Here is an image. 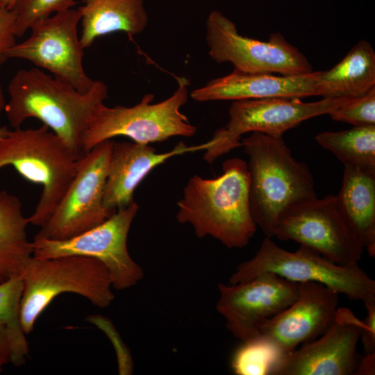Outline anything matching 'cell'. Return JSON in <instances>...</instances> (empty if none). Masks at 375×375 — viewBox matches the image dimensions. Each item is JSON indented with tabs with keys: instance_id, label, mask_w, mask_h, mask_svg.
<instances>
[{
	"instance_id": "obj_15",
	"label": "cell",
	"mask_w": 375,
	"mask_h": 375,
	"mask_svg": "<svg viewBox=\"0 0 375 375\" xmlns=\"http://www.w3.org/2000/svg\"><path fill=\"white\" fill-rule=\"evenodd\" d=\"M362 321L346 308L318 339L285 354L271 375H351L358 365L356 347Z\"/></svg>"
},
{
	"instance_id": "obj_5",
	"label": "cell",
	"mask_w": 375,
	"mask_h": 375,
	"mask_svg": "<svg viewBox=\"0 0 375 375\" xmlns=\"http://www.w3.org/2000/svg\"><path fill=\"white\" fill-rule=\"evenodd\" d=\"M23 291L20 321L26 335L45 308L58 295L77 294L99 308H106L115 299L108 269L90 257L67 256L53 258H31L22 275Z\"/></svg>"
},
{
	"instance_id": "obj_8",
	"label": "cell",
	"mask_w": 375,
	"mask_h": 375,
	"mask_svg": "<svg viewBox=\"0 0 375 375\" xmlns=\"http://www.w3.org/2000/svg\"><path fill=\"white\" fill-rule=\"evenodd\" d=\"M351 99L323 98L313 102L284 97L233 101L228 110V123L214 133L203 159L212 165L220 156L241 147L242 136L247 133L283 137L285 132L302 122L328 114Z\"/></svg>"
},
{
	"instance_id": "obj_25",
	"label": "cell",
	"mask_w": 375,
	"mask_h": 375,
	"mask_svg": "<svg viewBox=\"0 0 375 375\" xmlns=\"http://www.w3.org/2000/svg\"><path fill=\"white\" fill-rule=\"evenodd\" d=\"M285 356L279 347L262 334L244 341L234 352L231 368L238 375H271Z\"/></svg>"
},
{
	"instance_id": "obj_11",
	"label": "cell",
	"mask_w": 375,
	"mask_h": 375,
	"mask_svg": "<svg viewBox=\"0 0 375 375\" xmlns=\"http://www.w3.org/2000/svg\"><path fill=\"white\" fill-rule=\"evenodd\" d=\"M113 142L111 139L101 142L78 160L71 184L33 240L69 239L101 224L116 212L103 203Z\"/></svg>"
},
{
	"instance_id": "obj_22",
	"label": "cell",
	"mask_w": 375,
	"mask_h": 375,
	"mask_svg": "<svg viewBox=\"0 0 375 375\" xmlns=\"http://www.w3.org/2000/svg\"><path fill=\"white\" fill-rule=\"evenodd\" d=\"M28 224L19 199L0 190V284L22 276L33 256L26 233Z\"/></svg>"
},
{
	"instance_id": "obj_20",
	"label": "cell",
	"mask_w": 375,
	"mask_h": 375,
	"mask_svg": "<svg viewBox=\"0 0 375 375\" xmlns=\"http://www.w3.org/2000/svg\"><path fill=\"white\" fill-rule=\"evenodd\" d=\"M342 183L336 195L352 229L371 257L375 256V172L344 165Z\"/></svg>"
},
{
	"instance_id": "obj_2",
	"label": "cell",
	"mask_w": 375,
	"mask_h": 375,
	"mask_svg": "<svg viewBox=\"0 0 375 375\" xmlns=\"http://www.w3.org/2000/svg\"><path fill=\"white\" fill-rule=\"evenodd\" d=\"M177 206L179 223L191 225L197 238L210 236L229 249L244 247L256 232L247 162L239 158L225 160L216 178H190Z\"/></svg>"
},
{
	"instance_id": "obj_9",
	"label": "cell",
	"mask_w": 375,
	"mask_h": 375,
	"mask_svg": "<svg viewBox=\"0 0 375 375\" xmlns=\"http://www.w3.org/2000/svg\"><path fill=\"white\" fill-rule=\"evenodd\" d=\"M138 209V204L133 201L117 209L104 222L69 239L33 240V256L43 259L67 256L95 258L108 269L114 289H128L144 276L142 267L132 259L127 248L128 235Z\"/></svg>"
},
{
	"instance_id": "obj_10",
	"label": "cell",
	"mask_w": 375,
	"mask_h": 375,
	"mask_svg": "<svg viewBox=\"0 0 375 375\" xmlns=\"http://www.w3.org/2000/svg\"><path fill=\"white\" fill-rule=\"evenodd\" d=\"M274 236L294 240L343 265L358 264L365 249L333 194L288 208L278 219Z\"/></svg>"
},
{
	"instance_id": "obj_32",
	"label": "cell",
	"mask_w": 375,
	"mask_h": 375,
	"mask_svg": "<svg viewBox=\"0 0 375 375\" xmlns=\"http://www.w3.org/2000/svg\"><path fill=\"white\" fill-rule=\"evenodd\" d=\"M18 0H0V7L12 9Z\"/></svg>"
},
{
	"instance_id": "obj_26",
	"label": "cell",
	"mask_w": 375,
	"mask_h": 375,
	"mask_svg": "<svg viewBox=\"0 0 375 375\" xmlns=\"http://www.w3.org/2000/svg\"><path fill=\"white\" fill-rule=\"evenodd\" d=\"M76 4V0H18L12 8L16 15V37H22L35 22L73 8Z\"/></svg>"
},
{
	"instance_id": "obj_7",
	"label": "cell",
	"mask_w": 375,
	"mask_h": 375,
	"mask_svg": "<svg viewBox=\"0 0 375 375\" xmlns=\"http://www.w3.org/2000/svg\"><path fill=\"white\" fill-rule=\"evenodd\" d=\"M178 88L167 99L151 103L152 94H145L131 107L116 106L100 108L84 133L82 150L85 155L94 146L117 136H126L140 144L160 142L174 136L191 137L197 128L180 108L188 99V81L177 78Z\"/></svg>"
},
{
	"instance_id": "obj_18",
	"label": "cell",
	"mask_w": 375,
	"mask_h": 375,
	"mask_svg": "<svg viewBox=\"0 0 375 375\" xmlns=\"http://www.w3.org/2000/svg\"><path fill=\"white\" fill-rule=\"evenodd\" d=\"M318 72L292 76L250 74L234 70L193 90L190 97L199 101L284 97L302 99L317 96Z\"/></svg>"
},
{
	"instance_id": "obj_14",
	"label": "cell",
	"mask_w": 375,
	"mask_h": 375,
	"mask_svg": "<svg viewBox=\"0 0 375 375\" xmlns=\"http://www.w3.org/2000/svg\"><path fill=\"white\" fill-rule=\"evenodd\" d=\"M299 285L272 272L235 284L219 283L216 308L232 335L247 341L261 335L262 325L295 301Z\"/></svg>"
},
{
	"instance_id": "obj_34",
	"label": "cell",
	"mask_w": 375,
	"mask_h": 375,
	"mask_svg": "<svg viewBox=\"0 0 375 375\" xmlns=\"http://www.w3.org/2000/svg\"><path fill=\"white\" fill-rule=\"evenodd\" d=\"M10 129L6 126H0V139L6 136L9 132Z\"/></svg>"
},
{
	"instance_id": "obj_13",
	"label": "cell",
	"mask_w": 375,
	"mask_h": 375,
	"mask_svg": "<svg viewBox=\"0 0 375 375\" xmlns=\"http://www.w3.org/2000/svg\"><path fill=\"white\" fill-rule=\"evenodd\" d=\"M80 21L79 12L73 8L35 22L30 36L11 47L8 58L26 60L79 92H89L96 80L91 79L83 67Z\"/></svg>"
},
{
	"instance_id": "obj_31",
	"label": "cell",
	"mask_w": 375,
	"mask_h": 375,
	"mask_svg": "<svg viewBox=\"0 0 375 375\" xmlns=\"http://www.w3.org/2000/svg\"><path fill=\"white\" fill-rule=\"evenodd\" d=\"M375 374V352L367 353L365 357L358 362L354 374L374 375Z\"/></svg>"
},
{
	"instance_id": "obj_1",
	"label": "cell",
	"mask_w": 375,
	"mask_h": 375,
	"mask_svg": "<svg viewBox=\"0 0 375 375\" xmlns=\"http://www.w3.org/2000/svg\"><path fill=\"white\" fill-rule=\"evenodd\" d=\"M4 112L11 127L36 118L52 131L76 159L85 155L82 139L108 97V86L95 81L82 93L39 68L18 70L10 80Z\"/></svg>"
},
{
	"instance_id": "obj_33",
	"label": "cell",
	"mask_w": 375,
	"mask_h": 375,
	"mask_svg": "<svg viewBox=\"0 0 375 375\" xmlns=\"http://www.w3.org/2000/svg\"><path fill=\"white\" fill-rule=\"evenodd\" d=\"M6 104V101L5 99V95L1 85L0 83V116L4 112Z\"/></svg>"
},
{
	"instance_id": "obj_19",
	"label": "cell",
	"mask_w": 375,
	"mask_h": 375,
	"mask_svg": "<svg viewBox=\"0 0 375 375\" xmlns=\"http://www.w3.org/2000/svg\"><path fill=\"white\" fill-rule=\"evenodd\" d=\"M80 41L83 49L95 40L114 32L129 35L142 32L148 23L144 0H81Z\"/></svg>"
},
{
	"instance_id": "obj_6",
	"label": "cell",
	"mask_w": 375,
	"mask_h": 375,
	"mask_svg": "<svg viewBox=\"0 0 375 375\" xmlns=\"http://www.w3.org/2000/svg\"><path fill=\"white\" fill-rule=\"evenodd\" d=\"M264 272L297 283H319L364 305L375 302V281L358 264H337L302 245L288 251L267 237L251 259L236 267L229 283L246 281Z\"/></svg>"
},
{
	"instance_id": "obj_24",
	"label": "cell",
	"mask_w": 375,
	"mask_h": 375,
	"mask_svg": "<svg viewBox=\"0 0 375 375\" xmlns=\"http://www.w3.org/2000/svg\"><path fill=\"white\" fill-rule=\"evenodd\" d=\"M22 291V276L0 284V322L7 328L11 347L10 362L16 367L23 365L29 356L28 343L20 321Z\"/></svg>"
},
{
	"instance_id": "obj_27",
	"label": "cell",
	"mask_w": 375,
	"mask_h": 375,
	"mask_svg": "<svg viewBox=\"0 0 375 375\" xmlns=\"http://www.w3.org/2000/svg\"><path fill=\"white\" fill-rule=\"evenodd\" d=\"M333 120L353 126L375 125V88L351 99L328 114Z\"/></svg>"
},
{
	"instance_id": "obj_28",
	"label": "cell",
	"mask_w": 375,
	"mask_h": 375,
	"mask_svg": "<svg viewBox=\"0 0 375 375\" xmlns=\"http://www.w3.org/2000/svg\"><path fill=\"white\" fill-rule=\"evenodd\" d=\"M16 15L13 9L0 7V67L8 60V52L16 42L15 23Z\"/></svg>"
},
{
	"instance_id": "obj_16",
	"label": "cell",
	"mask_w": 375,
	"mask_h": 375,
	"mask_svg": "<svg viewBox=\"0 0 375 375\" xmlns=\"http://www.w3.org/2000/svg\"><path fill=\"white\" fill-rule=\"evenodd\" d=\"M299 283L295 301L260 329V334L274 342L285 355L322 335L338 308L340 294L335 290L316 282Z\"/></svg>"
},
{
	"instance_id": "obj_17",
	"label": "cell",
	"mask_w": 375,
	"mask_h": 375,
	"mask_svg": "<svg viewBox=\"0 0 375 375\" xmlns=\"http://www.w3.org/2000/svg\"><path fill=\"white\" fill-rule=\"evenodd\" d=\"M210 144V140L194 146L180 142L171 151L157 153L149 144L114 142L104 188V207L117 211L128 206L135 190L153 168L174 156L206 150Z\"/></svg>"
},
{
	"instance_id": "obj_4",
	"label": "cell",
	"mask_w": 375,
	"mask_h": 375,
	"mask_svg": "<svg viewBox=\"0 0 375 375\" xmlns=\"http://www.w3.org/2000/svg\"><path fill=\"white\" fill-rule=\"evenodd\" d=\"M78 160L45 125L14 128L0 139V169L12 166L24 178L42 187L28 223L42 227L71 184Z\"/></svg>"
},
{
	"instance_id": "obj_30",
	"label": "cell",
	"mask_w": 375,
	"mask_h": 375,
	"mask_svg": "<svg viewBox=\"0 0 375 375\" xmlns=\"http://www.w3.org/2000/svg\"><path fill=\"white\" fill-rule=\"evenodd\" d=\"M11 362V347L6 326L0 322V373L4 365Z\"/></svg>"
},
{
	"instance_id": "obj_3",
	"label": "cell",
	"mask_w": 375,
	"mask_h": 375,
	"mask_svg": "<svg viewBox=\"0 0 375 375\" xmlns=\"http://www.w3.org/2000/svg\"><path fill=\"white\" fill-rule=\"evenodd\" d=\"M241 144L249 159L251 213L265 237L272 238L288 208L317 197L314 179L307 165L293 157L283 137L252 132Z\"/></svg>"
},
{
	"instance_id": "obj_12",
	"label": "cell",
	"mask_w": 375,
	"mask_h": 375,
	"mask_svg": "<svg viewBox=\"0 0 375 375\" xmlns=\"http://www.w3.org/2000/svg\"><path fill=\"white\" fill-rule=\"evenodd\" d=\"M206 40L215 61L231 62L241 72L292 76L313 72L306 57L280 33L271 35L268 41L243 36L235 24L218 10L207 19Z\"/></svg>"
},
{
	"instance_id": "obj_23",
	"label": "cell",
	"mask_w": 375,
	"mask_h": 375,
	"mask_svg": "<svg viewBox=\"0 0 375 375\" xmlns=\"http://www.w3.org/2000/svg\"><path fill=\"white\" fill-rule=\"evenodd\" d=\"M315 140L344 165L375 172V125L353 126L340 131H324L317 134Z\"/></svg>"
},
{
	"instance_id": "obj_21",
	"label": "cell",
	"mask_w": 375,
	"mask_h": 375,
	"mask_svg": "<svg viewBox=\"0 0 375 375\" xmlns=\"http://www.w3.org/2000/svg\"><path fill=\"white\" fill-rule=\"evenodd\" d=\"M317 96L353 98L375 88V51L369 42H357L333 68L318 72Z\"/></svg>"
},
{
	"instance_id": "obj_29",
	"label": "cell",
	"mask_w": 375,
	"mask_h": 375,
	"mask_svg": "<svg viewBox=\"0 0 375 375\" xmlns=\"http://www.w3.org/2000/svg\"><path fill=\"white\" fill-rule=\"evenodd\" d=\"M367 314L362 321L360 335L366 353L375 352V302L365 305Z\"/></svg>"
}]
</instances>
